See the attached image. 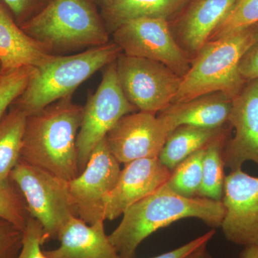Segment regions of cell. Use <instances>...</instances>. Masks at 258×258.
Wrapping results in <instances>:
<instances>
[{"mask_svg": "<svg viewBox=\"0 0 258 258\" xmlns=\"http://www.w3.org/2000/svg\"><path fill=\"white\" fill-rule=\"evenodd\" d=\"M225 215L222 202L181 196L164 184L127 209L119 225L108 235L118 258H136L139 246L159 229L186 218L221 227Z\"/></svg>", "mask_w": 258, "mask_h": 258, "instance_id": "obj_1", "label": "cell"}, {"mask_svg": "<svg viewBox=\"0 0 258 258\" xmlns=\"http://www.w3.org/2000/svg\"><path fill=\"white\" fill-rule=\"evenodd\" d=\"M71 96L29 115L20 160L66 181L79 175L76 140L83 107Z\"/></svg>", "mask_w": 258, "mask_h": 258, "instance_id": "obj_2", "label": "cell"}, {"mask_svg": "<svg viewBox=\"0 0 258 258\" xmlns=\"http://www.w3.org/2000/svg\"><path fill=\"white\" fill-rule=\"evenodd\" d=\"M257 40L258 23L207 42L191 60L172 103L215 92L232 99L247 82L239 71L240 61Z\"/></svg>", "mask_w": 258, "mask_h": 258, "instance_id": "obj_3", "label": "cell"}, {"mask_svg": "<svg viewBox=\"0 0 258 258\" xmlns=\"http://www.w3.org/2000/svg\"><path fill=\"white\" fill-rule=\"evenodd\" d=\"M121 50L107 43L69 56H52L34 68L28 86L14 102L27 115L35 114L55 102L71 96L96 71L114 62Z\"/></svg>", "mask_w": 258, "mask_h": 258, "instance_id": "obj_4", "label": "cell"}, {"mask_svg": "<svg viewBox=\"0 0 258 258\" xmlns=\"http://www.w3.org/2000/svg\"><path fill=\"white\" fill-rule=\"evenodd\" d=\"M20 28L50 52L108 43V35L90 0H50Z\"/></svg>", "mask_w": 258, "mask_h": 258, "instance_id": "obj_5", "label": "cell"}, {"mask_svg": "<svg viewBox=\"0 0 258 258\" xmlns=\"http://www.w3.org/2000/svg\"><path fill=\"white\" fill-rule=\"evenodd\" d=\"M10 179L23 195L30 216L41 224L44 242L58 240L66 224L72 217H78L69 181L20 159L11 171Z\"/></svg>", "mask_w": 258, "mask_h": 258, "instance_id": "obj_6", "label": "cell"}, {"mask_svg": "<svg viewBox=\"0 0 258 258\" xmlns=\"http://www.w3.org/2000/svg\"><path fill=\"white\" fill-rule=\"evenodd\" d=\"M115 64L122 91L137 109L156 114L172 103L182 78L165 64L123 53Z\"/></svg>", "mask_w": 258, "mask_h": 258, "instance_id": "obj_7", "label": "cell"}, {"mask_svg": "<svg viewBox=\"0 0 258 258\" xmlns=\"http://www.w3.org/2000/svg\"><path fill=\"white\" fill-rule=\"evenodd\" d=\"M122 91L115 60L106 66L96 92L83 107V115L76 140L79 174L86 168L93 149L106 138L118 120L137 111Z\"/></svg>", "mask_w": 258, "mask_h": 258, "instance_id": "obj_8", "label": "cell"}, {"mask_svg": "<svg viewBox=\"0 0 258 258\" xmlns=\"http://www.w3.org/2000/svg\"><path fill=\"white\" fill-rule=\"evenodd\" d=\"M114 42L123 54L165 64L181 78L191 60L180 46L164 18H139L122 24L113 32Z\"/></svg>", "mask_w": 258, "mask_h": 258, "instance_id": "obj_9", "label": "cell"}, {"mask_svg": "<svg viewBox=\"0 0 258 258\" xmlns=\"http://www.w3.org/2000/svg\"><path fill=\"white\" fill-rule=\"evenodd\" d=\"M120 171L106 138L93 149L84 170L69 181V190L78 217L88 225L104 220L103 201L114 188Z\"/></svg>", "mask_w": 258, "mask_h": 258, "instance_id": "obj_10", "label": "cell"}, {"mask_svg": "<svg viewBox=\"0 0 258 258\" xmlns=\"http://www.w3.org/2000/svg\"><path fill=\"white\" fill-rule=\"evenodd\" d=\"M222 203L225 215L222 230L232 243L258 246V177L242 169L225 176Z\"/></svg>", "mask_w": 258, "mask_h": 258, "instance_id": "obj_11", "label": "cell"}, {"mask_svg": "<svg viewBox=\"0 0 258 258\" xmlns=\"http://www.w3.org/2000/svg\"><path fill=\"white\" fill-rule=\"evenodd\" d=\"M170 132L161 118L139 111L122 117L107 134L110 152L120 164L158 158Z\"/></svg>", "mask_w": 258, "mask_h": 258, "instance_id": "obj_12", "label": "cell"}, {"mask_svg": "<svg viewBox=\"0 0 258 258\" xmlns=\"http://www.w3.org/2000/svg\"><path fill=\"white\" fill-rule=\"evenodd\" d=\"M228 122L235 135L224 147L225 167L237 170L247 161L258 166V79L247 81L232 98Z\"/></svg>", "mask_w": 258, "mask_h": 258, "instance_id": "obj_13", "label": "cell"}, {"mask_svg": "<svg viewBox=\"0 0 258 258\" xmlns=\"http://www.w3.org/2000/svg\"><path fill=\"white\" fill-rule=\"evenodd\" d=\"M171 171L158 158L134 160L125 164L114 188L103 201L104 220H113L125 210L166 184Z\"/></svg>", "mask_w": 258, "mask_h": 258, "instance_id": "obj_14", "label": "cell"}, {"mask_svg": "<svg viewBox=\"0 0 258 258\" xmlns=\"http://www.w3.org/2000/svg\"><path fill=\"white\" fill-rule=\"evenodd\" d=\"M57 240V248L43 251L47 258H118L105 232L104 220L88 225L79 217H72Z\"/></svg>", "mask_w": 258, "mask_h": 258, "instance_id": "obj_15", "label": "cell"}, {"mask_svg": "<svg viewBox=\"0 0 258 258\" xmlns=\"http://www.w3.org/2000/svg\"><path fill=\"white\" fill-rule=\"evenodd\" d=\"M237 0H195L178 23L180 46L189 55H196L209 41Z\"/></svg>", "mask_w": 258, "mask_h": 258, "instance_id": "obj_16", "label": "cell"}, {"mask_svg": "<svg viewBox=\"0 0 258 258\" xmlns=\"http://www.w3.org/2000/svg\"><path fill=\"white\" fill-rule=\"evenodd\" d=\"M232 98L222 92L208 93L179 103H172L158 115L170 133L183 125L220 128L228 121Z\"/></svg>", "mask_w": 258, "mask_h": 258, "instance_id": "obj_17", "label": "cell"}, {"mask_svg": "<svg viewBox=\"0 0 258 258\" xmlns=\"http://www.w3.org/2000/svg\"><path fill=\"white\" fill-rule=\"evenodd\" d=\"M53 55L19 28L0 5V64L3 74L22 68H37Z\"/></svg>", "mask_w": 258, "mask_h": 258, "instance_id": "obj_18", "label": "cell"}, {"mask_svg": "<svg viewBox=\"0 0 258 258\" xmlns=\"http://www.w3.org/2000/svg\"><path fill=\"white\" fill-rule=\"evenodd\" d=\"M225 137L227 131L224 127L210 128L180 125L169 134L158 159L171 171L194 153Z\"/></svg>", "mask_w": 258, "mask_h": 258, "instance_id": "obj_19", "label": "cell"}, {"mask_svg": "<svg viewBox=\"0 0 258 258\" xmlns=\"http://www.w3.org/2000/svg\"><path fill=\"white\" fill-rule=\"evenodd\" d=\"M186 0H106L102 14L113 31L122 24L139 18H164L176 14Z\"/></svg>", "mask_w": 258, "mask_h": 258, "instance_id": "obj_20", "label": "cell"}, {"mask_svg": "<svg viewBox=\"0 0 258 258\" xmlns=\"http://www.w3.org/2000/svg\"><path fill=\"white\" fill-rule=\"evenodd\" d=\"M28 115L14 107L0 119V183L10 180L20 159Z\"/></svg>", "mask_w": 258, "mask_h": 258, "instance_id": "obj_21", "label": "cell"}, {"mask_svg": "<svg viewBox=\"0 0 258 258\" xmlns=\"http://www.w3.org/2000/svg\"><path fill=\"white\" fill-rule=\"evenodd\" d=\"M226 137L214 141L205 148L203 163V180L198 194L199 198L222 202L225 179L223 149Z\"/></svg>", "mask_w": 258, "mask_h": 258, "instance_id": "obj_22", "label": "cell"}, {"mask_svg": "<svg viewBox=\"0 0 258 258\" xmlns=\"http://www.w3.org/2000/svg\"><path fill=\"white\" fill-rule=\"evenodd\" d=\"M205 148L194 153L171 171L170 177L166 184L174 192L184 198L198 197L203 180Z\"/></svg>", "mask_w": 258, "mask_h": 258, "instance_id": "obj_23", "label": "cell"}, {"mask_svg": "<svg viewBox=\"0 0 258 258\" xmlns=\"http://www.w3.org/2000/svg\"><path fill=\"white\" fill-rule=\"evenodd\" d=\"M258 23V0H237L209 39L217 40Z\"/></svg>", "mask_w": 258, "mask_h": 258, "instance_id": "obj_24", "label": "cell"}, {"mask_svg": "<svg viewBox=\"0 0 258 258\" xmlns=\"http://www.w3.org/2000/svg\"><path fill=\"white\" fill-rule=\"evenodd\" d=\"M0 217L23 232L30 217L23 195L10 179L0 183Z\"/></svg>", "mask_w": 258, "mask_h": 258, "instance_id": "obj_25", "label": "cell"}, {"mask_svg": "<svg viewBox=\"0 0 258 258\" xmlns=\"http://www.w3.org/2000/svg\"><path fill=\"white\" fill-rule=\"evenodd\" d=\"M34 68L25 67L4 74L0 79V119L7 109L21 96L31 77Z\"/></svg>", "mask_w": 258, "mask_h": 258, "instance_id": "obj_26", "label": "cell"}, {"mask_svg": "<svg viewBox=\"0 0 258 258\" xmlns=\"http://www.w3.org/2000/svg\"><path fill=\"white\" fill-rule=\"evenodd\" d=\"M44 242L41 224L30 217L23 231V244L17 258H47L41 249Z\"/></svg>", "mask_w": 258, "mask_h": 258, "instance_id": "obj_27", "label": "cell"}, {"mask_svg": "<svg viewBox=\"0 0 258 258\" xmlns=\"http://www.w3.org/2000/svg\"><path fill=\"white\" fill-rule=\"evenodd\" d=\"M23 232L0 217V258H17L23 244Z\"/></svg>", "mask_w": 258, "mask_h": 258, "instance_id": "obj_28", "label": "cell"}, {"mask_svg": "<svg viewBox=\"0 0 258 258\" xmlns=\"http://www.w3.org/2000/svg\"><path fill=\"white\" fill-rule=\"evenodd\" d=\"M9 8L20 24L28 20L49 3L47 0H2Z\"/></svg>", "mask_w": 258, "mask_h": 258, "instance_id": "obj_29", "label": "cell"}, {"mask_svg": "<svg viewBox=\"0 0 258 258\" xmlns=\"http://www.w3.org/2000/svg\"><path fill=\"white\" fill-rule=\"evenodd\" d=\"M239 71L245 81L258 79V40L242 57Z\"/></svg>", "mask_w": 258, "mask_h": 258, "instance_id": "obj_30", "label": "cell"}, {"mask_svg": "<svg viewBox=\"0 0 258 258\" xmlns=\"http://www.w3.org/2000/svg\"><path fill=\"white\" fill-rule=\"evenodd\" d=\"M215 232L214 230L210 231L208 233L200 236L192 241H190L188 243L185 244L181 247L152 258H184L193 252L195 249L203 245V244L208 243L209 241L211 240L215 235Z\"/></svg>", "mask_w": 258, "mask_h": 258, "instance_id": "obj_31", "label": "cell"}, {"mask_svg": "<svg viewBox=\"0 0 258 258\" xmlns=\"http://www.w3.org/2000/svg\"><path fill=\"white\" fill-rule=\"evenodd\" d=\"M207 245L208 243L203 244L184 258H212L207 249Z\"/></svg>", "mask_w": 258, "mask_h": 258, "instance_id": "obj_32", "label": "cell"}, {"mask_svg": "<svg viewBox=\"0 0 258 258\" xmlns=\"http://www.w3.org/2000/svg\"><path fill=\"white\" fill-rule=\"evenodd\" d=\"M240 258H258V246L244 247L241 252Z\"/></svg>", "mask_w": 258, "mask_h": 258, "instance_id": "obj_33", "label": "cell"}, {"mask_svg": "<svg viewBox=\"0 0 258 258\" xmlns=\"http://www.w3.org/2000/svg\"><path fill=\"white\" fill-rule=\"evenodd\" d=\"M3 76V71H2V66H1V64H0V79H1L2 76Z\"/></svg>", "mask_w": 258, "mask_h": 258, "instance_id": "obj_34", "label": "cell"}, {"mask_svg": "<svg viewBox=\"0 0 258 258\" xmlns=\"http://www.w3.org/2000/svg\"><path fill=\"white\" fill-rule=\"evenodd\" d=\"M104 1H106V0H101L102 3H103Z\"/></svg>", "mask_w": 258, "mask_h": 258, "instance_id": "obj_35", "label": "cell"}]
</instances>
